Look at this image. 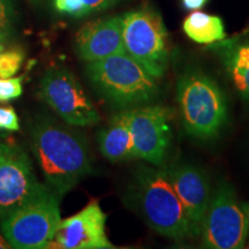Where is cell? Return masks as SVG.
Wrapping results in <instances>:
<instances>
[{"mask_svg": "<svg viewBox=\"0 0 249 249\" xmlns=\"http://www.w3.org/2000/svg\"><path fill=\"white\" fill-rule=\"evenodd\" d=\"M31 149L46 182L59 197L92 172L86 139L51 119L35 124L31 133Z\"/></svg>", "mask_w": 249, "mask_h": 249, "instance_id": "1", "label": "cell"}, {"mask_svg": "<svg viewBox=\"0 0 249 249\" xmlns=\"http://www.w3.org/2000/svg\"><path fill=\"white\" fill-rule=\"evenodd\" d=\"M86 71L96 91L119 107L150 103L160 90L157 79L126 52L88 62Z\"/></svg>", "mask_w": 249, "mask_h": 249, "instance_id": "3", "label": "cell"}, {"mask_svg": "<svg viewBox=\"0 0 249 249\" xmlns=\"http://www.w3.org/2000/svg\"><path fill=\"white\" fill-rule=\"evenodd\" d=\"M76 49L86 62L124 53L123 18L113 17L87 23L77 33Z\"/></svg>", "mask_w": 249, "mask_h": 249, "instance_id": "13", "label": "cell"}, {"mask_svg": "<svg viewBox=\"0 0 249 249\" xmlns=\"http://www.w3.org/2000/svg\"><path fill=\"white\" fill-rule=\"evenodd\" d=\"M249 233V220L239 204L233 187L218 183L201 229L202 244L210 249L244 248Z\"/></svg>", "mask_w": 249, "mask_h": 249, "instance_id": "7", "label": "cell"}, {"mask_svg": "<svg viewBox=\"0 0 249 249\" xmlns=\"http://www.w3.org/2000/svg\"><path fill=\"white\" fill-rule=\"evenodd\" d=\"M136 158L163 166L171 142V113L160 105L126 110Z\"/></svg>", "mask_w": 249, "mask_h": 249, "instance_id": "10", "label": "cell"}, {"mask_svg": "<svg viewBox=\"0 0 249 249\" xmlns=\"http://www.w3.org/2000/svg\"><path fill=\"white\" fill-rule=\"evenodd\" d=\"M171 182L186 211L191 238L201 234L202 224L213 198L210 180L203 170L192 164L174 163L167 167Z\"/></svg>", "mask_w": 249, "mask_h": 249, "instance_id": "11", "label": "cell"}, {"mask_svg": "<svg viewBox=\"0 0 249 249\" xmlns=\"http://www.w3.org/2000/svg\"><path fill=\"white\" fill-rule=\"evenodd\" d=\"M208 0H182L183 7L188 11H197L207 4Z\"/></svg>", "mask_w": 249, "mask_h": 249, "instance_id": "22", "label": "cell"}, {"mask_svg": "<svg viewBox=\"0 0 249 249\" xmlns=\"http://www.w3.org/2000/svg\"><path fill=\"white\" fill-rule=\"evenodd\" d=\"M242 208H244L245 213H246V214H247L248 220H249V203H246V204H244V205H242Z\"/></svg>", "mask_w": 249, "mask_h": 249, "instance_id": "26", "label": "cell"}, {"mask_svg": "<svg viewBox=\"0 0 249 249\" xmlns=\"http://www.w3.org/2000/svg\"><path fill=\"white\" fill-rule=\"evenodd\" d=\"M60 197L53 191L1 218V232L12 248H48L61 222Z\"/></svg>", "mask_w": 249, "mask_h": 249, "instance_id": "5", "label": "cell"}, {"mask_svg": "<svg viewBox=\"0 0 249 249\" xmlns=\"http://www.w3.org/2000/svg\"><path fill=\"white\" fill-rule=\"evenodd\" d=\"M118 1L119 0H83L87 11H88V14L110 8L113 5H116Z\"/></svg>", "mask_w": 249, "mask_h": 249, "instance_id": "21", "label": "cell"}, {"mask_svg": "<svg viewBox=\"0 0 249 249\" xmlns=\"http://www.w3.org/2000/svg\"><path fill=\"white\" fill-rule=\"evenodd\" d=\"M217 52L236 92L249 101V34L220 43Z\"/></svg>", "mask_w": 249, "mask_h": 249, "instance_id": "14", "label": "cell"}, {"mask_svg": "<svg viewBox=\"0 0 249 249\" xmlns=\"http://www.w3.org/2000/svg\"><path fill=\"white\" fill-rule=\"evenodd\" d=\"M50 191L37 180L23 150L0 142V219Z\"/></svg>", "mask_w": 249, "mask_h": 249, "instance_id": "8", "label": "cell"}, {"mask_svg": "<svg viewBox=\"0 0 249 249\" xmlns=\"http://www.w3.org/2000/svg\"><path fill=\"white\" fill-rule=\"evenodd\" d=\"M182 29L192 40L198 44H213L225 39L223 20L204 12H193L182 23Z\"/></svg>", "mask_w": 249, "mask_h": 249, "instance_id": "16", "label": "cell"}, {"mask_svg": "<svg viewBox=\"0 0 249 249\" xmlns=\"http://www.w3.org/2000/svg\"><path fill=\"white\" fill-rule=\"evenodd\" d=\"M31 1H34V2H38V1H40V0H31Z\"/></svg>", "mask_w": 249, "mask_h": 249, "instance_id": "27", "label": "cell"}, {"mask_svg": "<svg viewBox=\"0 0 249 249\" xmlns=\"http://www.w3.org/2000/svg\"><path fill=\"white\" fill-rule=\"evenodd\" d=\"M23 76L0 77V102H9L22 95Z\"/></svg>", "mask_w": 249, "mask_h": 249, "instance_id": "18", "label": "cell"}, {"mask_svg": "<svg viewBox=\"0 0 249 249\" xmlns=\"http://www.w3.org/2000/svg\"><path fill=\"white\" fill-rule=\"evenodd\" d=\"M177 98L186 132L196 139H213L226 124L225 93L203 71H183L177 85Z\"/></svg>", "mask_w": 249, "mask_h": 249, "instance_id": "4", "label": "cell"}, {"mask_svg": "<svg viewBox=\"0 0 249 249\" xmlns=\"http://www.w3.org/2000/svg\"><path fill=\"white\" fill-rule=\"evenodd\" d=\"M107 213L98 201H90L80 213L61 220L52 242L65 249L114 248L105 233Z\"/></svg>", "mask_w": 249, "mask_h": 249, "instance_id": "12", "label": "cell"}, {"mask_svg": "<svg viewBox=\"0 0 249 249\" xmlns=\"http://www.w3.org/2000/svg\"><path fill=\"white\" fill-rule=\"evenodd\" d=\"M124 51L156 79L169 67L167 34L163 20L151 8H141L123 17Z\"/></svg>", "mask_w": 249, "mask_h": 249, "instance_id": "6", "label": "cell"}, {"mask_svg": "<svg viewBox=\"0 0 249 249\" xmlns=\"http://www.w3.org/2000/svg\"><path fill=\"white\" fill-rule=\"evenodd\" d=\"M4 50V37H2L1 31H0V52Z\"/></svg>", "mask_w": 249, "mask_h": 249, "instance_id": "25", "label": "cell"}, {"mask_svg": "<svg viewBox=\"0 0 249 249\" xmlns=\"http://www.w3.org/2000/svg\"><path fill=\"white\" fill-rule=\"evenodd\" d=\"M40 95L67 124L88 127L99 121L96 107L76 76L67 68H49L40 81Z\"/></svg>", "mask_w": 249, "mask_h": 249, "instance_id": "9", "label": "cell"}, {"mask_svg": "<svg viewBox=\"0 0 249 249\" xmlns=\"http://www.w3.org/2000/svg\"><path fill=\"white\" fill-rule=\"evenodd\" d=\"M0 248H12L11 245L8 244V241L5 239L4 234H0Z\"/></svg>", "mask_w": 249, "mask_h": 249, "instance_id": "24", "label": "cell"}, {"mask_svg": "<svg viewBox=\"0 0 249 249\" xmlns=\"http://www.w3.org/2000/svg\"><path fill=\"white\" fill-rule=\"evenodd\" d=\"M23 59V52L18 50L0 53V77H12L15 75L20 70Z\"/></svg>", "mask_w": 249, "mask_h": 249, "instance_id": "17", "label": "cell"}, {"mask_svg": "<svg viewBox=\"0 0 249 249\" xmlns=\"http://www.w3.org/2000/svg\"><path fill=\"white\" fill-rule=\"evenodd\" d=\"M7 0H0V27H5L7 23Z\"/></svg>", "mask_w": 249, "mask_h": 249, "instance_id": "23", "label": "cell"}, {"mask_svg": "<svg viewBox=\"0 0 249 249\" xmlns=\"http://www.w3.org/2000/svg\"><path fill=\"white\" fill-rule=\"evenodd\" d=\"M54 7L59 13L82 18L88 15L83 0H54Z\"/></svg>", "mask_w": 249, "mask_h": 249, "instance_id": "19", "label": "cell"}, {"mask_svg": "<svg viewBox=\"0 0 249 249\" xmlns=\"http://www.w3.org/2000/svg\"><path fill=\"white\" fill-rule=\"evenodd\" d=\"M20 123L17 112L11 107H0V130L18 132Z\"/></svg>", "mask_w": 249, "mask_h": 249, "instance_id": "20", "label": "cell"}, {"mask_svg": "<svg viewBox=\"0 0 249 249\" xmlns=\"http://www.w3.org/2000/svg\"><path fill=\"white\" fill-rule=\"evenodd\" d=\"M98 144L102 155L111 161L136 158L126 110L114 116L108 126L101 130Z\"/></svg>", "mask_w": 249, "mask_h": 249, "instance_id": "15", "label": "cell"}, {"mask_svg": "<svg viewBox=\"0 0 249 249\" xmlns=\"http://www.w3.org/2000/svg\"><path fill=\"white\" fill-rule=\"evenodd\" d=\"M124 201L155 232L177 241L191 238L186 211L166 167H136Z\"/></svg>", "mask_w": 249, "mask_h": 249, "instance_id": "2", "label": "cell"}]
</instances>
